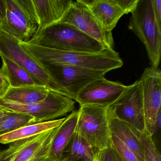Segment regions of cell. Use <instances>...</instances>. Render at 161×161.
<instances>
[{
    "label": "cell",
    "mask_w": 161,
    "mask_h": 161,
    "mask_svg": "<svg viewBox=\"0 0 161 161\" xmlns=\"http://www.w3.org/2000/svg\"><path fill=\"white\" fill-rule=\"evenodd\" d=\"M110 144L120 155L123 161H139L135 154L128 149L118 138L111 135Z\"/></svg>",
    "instance_id": "cell-24"
},
{
    "label": "cell",
    "mask_w": 161,
    "mask_h": 161,
    "mask_svg": "<svg viewBox=\"0 0 161 161\" xmlns=\"http://www.w3.org/2000/svg\"><path fill=\"white\" fill-rule=\"evenodd\" d=\"M152 2L155 19L161 28V0H152Z\"/></svg>",
    "instance_id": "cell-28"
},
{
    "label": "cell",
    "mask_w": 161,
    "mask_h": 161,
    "mask_svg": "<svg viewBox=\"0 0 161 161\" xmlns=\"http://www.w3.org/2000/svg\"><path fill=\"white\" fill-rule=\"evenodd\" d=\"M41 64L55 81L69 95L70 98L74 100L85 86L97 79L103 78L108 72L64 64Z\"/></svg>",
    "instance_id": "cell-7"
},
{
    "label": "cell",
    "mask_w": 161,
    "mask_h": 161,
    "mask_svg": "<svg viewBox=\"0 0 161 161\" xmlns=\"http://www.w3.org/2000/svg\"><path fill=\"white\" fill-rule=\"evenodd\" d=\"M9 112L10 111L9 110L0 106V122L6 117Z\"/></svg>",
    "instance_id": "cell-30"
},
{
    "label": "cell",
    "mask_w": 161,
    "mask_h": 161,
    "mask_svg": "<svg viewBox=\"0 0 161 161\" xmlns=\"http://www.w3.org/2000/svg\"><path fill=\"white\" fill-rule=\"evenodd\" d=\"M87 8L105 30L112 32L124 12L114 0H78Z\"/></svg>",
    "instance_id": "cell-13"
},
{
    "label": "cell",
    "mask_w": 161,
    "mask_h": 161,
    "mask_svg": "<svg viewBox=\"0 0 161 161\" xmlns=\"http://www.w3.org/2000/svg\"><path fill=\"white\" fill-rule=\"evenodd\" d=\"M142 86L146 131L152 135L161 105V72L158 68L145 69L140 79Z\"/></svg>",
    "instance_id": "cell-10"
},
{
    "label": "cell",
    "mask_w": 161,
    "mask_h": 161,
    "mask_svg": "<svg viewBox=\"0 0 161 161\" xmlns=\"http://www.w3.org/2000/svg\"><path fill=\"white\" fill-rule=\"evenodd\" d=\"M35 137V136L11 143L9 147L0 151V161H14L20 152L31 143Z\"/></svg>",
    "instance_id": "cell-23"
},
{
    "label": "cell",
    "mask_w": 161,
    "mask_h": 161,
    "mask_svg": "<svg viewBox=\"0 0 161 161\" xmlns=\"http://www.w3.org/2000/svg\"><path fill=\"white\" fill-rule=\"evenodd\" d=\"M119 82L103 78L97 79L79 92L76 101L80 105H92L109 107L114 103L129 88Z\"/></svg>",
    "instance_id": "cell-11"
},
{
    "label": "cell",
    "mask_w": 161,
    "mask_h": 161,
    "mask_svg": "<svg viewBox=\"0 0 161 161\" xmlns=\"http://www.w3.org/2000/svg\"><path fill=\"white\" fill-rule=\"evenodd\" d=\"M73 99L50 91L45 100L30 104H21L0 99V106L17 113L33 117L36 123L54 120L74 111Z\"/></svg>",
    "instance_id": "cell-6"
},
{
    "label": "cell",
    "mask_w": 161,
    "mask_h": 161,
    "mask_svg": "<svg viewBox=\"0 0 161 161\" xmlns=\"http://www.w3.org/2000/svg\"><path fill=\"white\" fill-rule=\"evenodd\" d=\"M50 91L43 85L10 87L2 98L21 104H30L44 100Z\"/></svg>",
    "instance_id": "cell-19"
},
{
    "label": "cell",
    "mask_w": 161,
    "mask_h": 161,
    "mask_svg": "<svg viewBox=\"0 0 161 161\" xmlns=\"http://www.w3.org/2000/svg\"><path fill=\"white\" fill-rule=\"evenodd\" d=\"M108 107L81 105L75 133L98 151L110 147Z\"/></svg>",
    "instance_id": "cell-5"
},
{
    "label": "cell",
    "mask_w": 161,
    "mask_h": 161,
    "mask_svg": "<svg viewBox=\"0 0 161 161\" xmlns=\"http://www.w3.org/2000/svg\"><path fill=\"white\" fill-rule=\"evenodd\" d=\"M10 87L8 81L0 71V99L4 97Z\"/></svg>",
    "instance_id": "cell-29"
},
{
    "label": "cell",
    "mask_w": 161,
    "mask_h": 161,
    "mask_svg": "<svg viewBox=\"0 0 161 161\" xmlns=\"http://www.w3.org/2000/svg\"><path fill=\"white\" fill-rule=\"evenodd\" d=\"M60 22L75 26L83 32L99 41L106 48L114 50L112 32L105 30L87 8L78 0L72 1Z\"/></svg>",
    "instance_id": "cell-9"
},
{
    "label": "cell",
    "mask_w": 161,
    "mask_h": 161,
    "mask_svg": "<svg viewBox=\"0 0 161 161\" xmlns=\"http://www.w3.org/2000/svg\"><path fill=\"white\" fill-rule=\"evenodd\" d=\"M1 58L2 66L0 71L6 78L11 87L43 85L28 71L13 61L3 56H1Z\"/></svg>",
    "instance_id": "cell-20"
},
{
    "label": "cell",
    "mask_w": 161,
    "mask_h": 161,
    "mask_svg": "<svg viewBox=\"0 0 161 161\" xmlns=\"http://www.w3.org/2000/svg\"><path fill=\"white\" fill-rule=\"evenodd\" d=\"M26 42L65 51L99 53L109 49L75 26L61 22L36 33Z\"/></svg>",
    "instance_id": "cell-2"
},
{
    "label": "cell",
    "mask_w": 161,
    "mask_h": 161,
    "mask_svg": "<svg viewBox=\"0 0 161 161\" xmlns=\"http://www.w3.org/2000/svg\"><path fill=\"white\" fill-rule=\"evenodd\" d=\"M79 110L73 111L58 127L52 139L47 161H60L62 153L75 132Z\"/></svg>",
    "instance_id": "cell-14"
},
{
    "label": "cell",
    "mask_w": 161,
    "mask_h": 161,
    "mask_svg": "<svg viewBox=\"0 0 161 161\" xmlns=\"http://www.w3.org/2000/svg\"><path fill=\"white\" fill-rule=\"evenodd\" d=\"M0 30L23 42L29 41L35 34L9 9L5 0H0Z\"/></svg>",
    "instance_id": "cell-15"
},
{
    "label": "cell",
    "mask_w": 161,
    "mask_h": 161,
    "mask_svg": "<svg viewBox=\"0 0 161 161\" xmlns=\"http://www.w3.org/2000/svg\"><path fill=\"white\" fill-rule=\"evenodd\" d=\"M72 2V0H22L25 8L38 25L36 33L60 22Z\"/></svg>",
    "instance_id": "cell-12"
},
{
    "label": "cell",
    "mask_w": 161,
    "mask_h": 161,
    "mask_svg": "<svg viewBox=\"0 0 161 161\" xmlns=\"http://www.w3.org/2000/svg\"><path fill=\"white\" fill-rule=\"evenodd\" d=\"M131 14L129 30L145 46L151 66L158 68L161 60V28L154 16L152 0H138Z\"/></svg>",
    "instance_id": "cell-3"
},
{
    "label": "cell",
    "mask_w": 161,
    "mask_h": 161,
    "mask_svg": "<svg viewBox=\"0 0 161 161\" xmlns=\"http://www.w3.org/2000/svg\"><path fill=\"white\" fill-rule=\"evenodd\" d=\"M19 43L28 53L41 63L64 64L108 72L119 68L123 64L119 54L114 50L99 53L65 51L20 40Z\"/></svg>",
    "instance_id": "cell-1"
},
{
    "label": "cell",
    "mask_w": 161,
    "mask_h": 161,
    "mask_svg": "<svg viewBox=\"0 0 161 161\" xmlns=\"http://www.w3.org/2000/svg\"><path fill=\"white\" fill-rule=\"evenodd\" d=\"M14 62L28 71L51 91L70 98L69 95L55 81L42 64L28 53L14 36L0 30V57Z\"/></svg>",
    "instance_id": "cell-4"
},
{
    "label": "cell",
    "mask_w": 161,
    "mask_h": 161,
    "mask_svg": "<svg viewBox=\"0 0 161 161\" xmlns=\"http://www.w3.org/2000/svg\"><path fill=\"white\" fill-rule=\"evenodd\" d=\"M96 161H123L117 152L110 145L109 147L98 152Z\"/></svg>",
    "instance_id": "cell-25"
},
{
    "label": "cell",
    "mask_w": 161,
    "mask_h": 161,
    "mask_svg": "<svg viewBox=\"0 0 161 161\" xmlns=\"http://www.w3.org/2000/svg\"><path fill=\"white\" fill-rule=\"evenodd\" d=\"M138 0H114L124 14L131 13L135 9Z\"/></svg>",
    "instance_id": "cell-26"
},
{
    "label": "cell",
    "mask_w": 161,
    "mask_h": 161,
    "mask_svg": "<svg viewBox=\"0 0 161 161\" xmlns=\"http://www.w3.org/2000/svg\"><path fill=\"white\" fill-rule=\"evenodd\" d=\"M152 139L160 151L161 148V111L159 112L157 117V120L154 126L153 132L151 135Z\"/></svg>",
    "instance_id": "cell-27"
},
{
    "label": "cell",
    "mask_w": 161,
    "mask_h": 161,
    "mask_svg": "<svg viewBox=\"0 0 161 161\" xmlns=\"http://www.w3.org/2000/svg\"><path fill=\"white\" fill-rule=\"evenodd\" d=\"M109 118L110 134L118 138L135 154L139 161H144L143 147L141 143L129 125L117 119L109 116Z\"/></svg>",
    "instance_id": "cell-18"
},
{
    "label": "cell",
    "mask_w": 161,
    "mask_h": 161,
    "mask_svg": "<svg viewBox=\"0 0 161 161\" xmlns=\"http://www.w3.org/2000/svg\"><path fill=\"white\" fill-rule=\"evenodd\" d=\"M65 118L34 123L23 126L16 130L0 136V143L8 144L34 137L38 135L55 129L64 122Z\"/></svg>",
    "instance_id": "cell-17"
},
{
    "label": "cell",
    "mask_w": 161,
    "mask_h": 161,
    "mask_svg": "<svg viewBox=\"0 0 161 161\" xmlns=\"http://www.w3.org/2000/svg\"><path fill=\"white\" fill-rule=\"evenodd\" d=\"M108 115L141 132L146 131L142 86L140 80L129 88L108 108Z\"/></svg>",
    "instance_id": "cell-8"
},
{
    "label": "cell",
    "mask_w": 161,
    "mask_h": 161,
    "mask_svg": "<svg viewBox=\"0 0 161 161\" xmlns=\"http://www.w3.org/2000/svg\"><path fill=\"white\" fill-rule=\"evenodd\" d=\"M0 151H1V149H0Z\"/></svg>",
    "instance_id": "cell-31"
},
{
    "label": "cell",
    "mask_w": 161,
    "mask_h": 161,
    "mask_svg": "<svg viewBox=\"0 0 161 161\" xmlns=\"http://www.w3.org/2000/svg\"><path fill=\"white\" fill-rule=\"evenodd\" d=\"M36 123L33 117L10 111L6 117L0 122V136L14 131L23 126Z\"/></svg>",
    "instance_id": "cell-21"
},
{
    "label": "cell",
    "mask_w": 161,
    "mask_h": 161,
    "mask_svg": "<svg viewBox=\"0 0 161 161\" xmlns=\"http://www.w3.org/2000/svg\"><path fill=\"white\" fill-rule=\"evenodd\" d=\"M129 126L141 143L143 147L144 161H161L160 151L153 141L151 135L146 131L141 132L132 126Z\"/></svg>",
    "instance_id": "cell-22"
},
{
    "label": "cell",
    "mask_w": 161,
    "mask_h": 161,
    "mask_svg": "<svg viewBox=\"0 0 161 161\" xmlns=\"http://www.w3.org/2000/svg\"><path fill=\"white\" fill-rule=\"evenodd\" d=\"M99 151L75 132L64 149L60 161H96Z\"/></svg>",
    "instance_id": "cell-16"
}]
</instances>
